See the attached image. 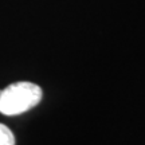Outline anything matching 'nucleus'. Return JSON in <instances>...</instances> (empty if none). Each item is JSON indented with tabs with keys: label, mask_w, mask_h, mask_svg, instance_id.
Segmentation results:
<instances>
[{
	"label": "nucleus",
	"mask_w": 145,
	"mask_h": 145,
	"mask_svg": "<svg viewBox=\"0 0 145 145\" xmlns=\"http://www.w3.org/2000/svg\"><path fill=\"white\" fill-rule=\"evenodd\" d=\"M42 89L31 82H18L0 91V113L16 116L32 109L40 102Z\"/></svg>",
	"instance_id": "obj_1"
},
{
	"label": "nucleus",
	"mask_w": 145,
	"mask_h": 145,
	"mask_svg": "<svg viewBox=\"0 0 145 145\" xmlns=\"http://www.w3.org/2000/svg\"><path fill=\"white\" fill-rule=\"evenodd\" d=\"M0 145H15L12 132L3 124H0Z\"/></svg>",
	"instance_id": "obj_2"
}]
</instances>
